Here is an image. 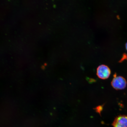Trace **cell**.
<instances>
[{"instance_id": "6da1fadb", "label": "cell", "mask_w": 127, "mask_h": 127, "mask_svg": "<svg viewBox=\"0 0 127 127\" xmlns=\"http://www.w3.org/2000/svg\"><path fill=\"white\" fill-rule=\"evenodd\" d=\"M127 82L124 78L122 76H117L116 74L114 76L111 84L115 89L117 90L124 89L126 87Z\"/></svg>"}, {"instance_id": "7a4b0ae2", "label": "cell", "mask_w": 127, "mask_h": 127, "mask_svg": "<svg viewBox=\"0 0 127 127\" xmlns=\"http://www.w3.org/2000/svg\"><path fill=\"white\" fill-rule=\"evenodd\" d=\"M111 73L110 69L106 65H100L97 69V75L98 77L101 79H105L108 78Z\"/></svg>"}, {"instance_id": "3957f363", "label": "cell", "mask_w": 127, "mask_h": 127, "mask_svg": "<svg viewBox=\"0 0 127 127\" xmlns=\"http://www.w3.org/2000/svg\"><path fill=\"white\" fill-rule=\"evenodd\" d=\"M112 125L113 127H127V116H118L114 120Z\"/></svg>"}, {"instance_id": "277c9868", "label": "cell", "mask_w": 127, "mask_h": 127, "mask_svg": "<svg viewBox=\"0 0 127 127\" xmlns=\"http://www.w3.org/2000/svg\"><path fill=\"white\" fill-rule=\"evenodd\" d=\"M125 47H126V50L127 51V43L126 44V45H125Z\"/></svg>"}]
</instances>
